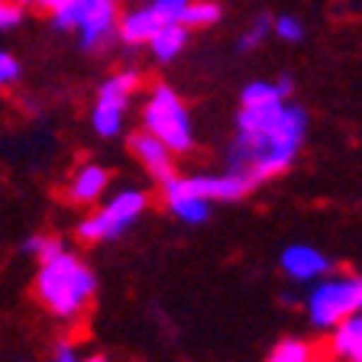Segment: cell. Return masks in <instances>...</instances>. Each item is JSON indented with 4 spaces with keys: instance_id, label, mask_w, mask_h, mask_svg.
Wrapping results in <instances>:
<instances>
[{
    "instance_id": "obj_1",
    "label": "cell",
    "mask_w": 362,
    "mask_h": 362,
    "mask_svg": "<svg viewBox=\"0 0 362 362\" xmlns=\"http://www.w3.org/2000/svg\"><path fill=\"white\" fill-rule=\"evenodd\" d=\"M236 129L240 136L230 149V172L259 185L281 175L294 162L304 143L308 117L301 107L275 100L262 107H243L236 117Z\"/></svg>"
},
{
    "instance_id": "obj_2",
    "label": "cell",
    "mask_w": 362,
    "mask_h": 362,
    "mask_svg": "<svg viewBox=\"0 0 362 362\" xmlns=\"http://www.w3.org/2000/svg\"><path fill=\"white\" fill-rule=\"evenodd\" d=\"M94 291H98V279L75 252L62 249L49 262H39L36 298L45 304L49 314L65 320V324H75L88 314Z\"/></svg>"
},
{
    "instance_id": "obj_3",
    "label": "cell",
    "mask_w": 362,
    "mask_h": 362,
    "mask_svg": "<svg viewBox=\"0 0 362 362\" xmlns=\"http://www.w3.org/2000/svg\"><path fill=\"white\" fill-rule=\"evenodd\" d=\"M143 129L152 136H158L168 149L178 152H191L194 136H191V117L185 100L175 94L168 84H156L143 107Z\"/></svg>"
},
{
    "instance_id": "obj_4",
    "label": "cell",
    "mask_w": 362,
    "mask_h": 362,
    "mask_svg": "<svg viewBox=\"0 0 362 362\" xmlns=\"http://www.w3.org/2000/svg\"><path fill=\"white\" fill-rule=\"evenodd\" d=\"M117 0H68L62 10L52 13L55 30H78L81 36V49L94 52L107 39L117 33Z\"/></svg>"
},
{
    "instance_id": "obj_5",
    "label": "cell",
    "mask_w": 362,
    "mask_h": 362,
    "mask_svg": "<svg viewBox=\"0 0 362 362\" xmlns=\"http://www.w3.org/2000/svg\"><path fill=\"white\" fill-rule=\"evenodd\" d=\"M308 314L314 327L333 330L346 317L362 314V275H337L308 294Z\"/></svg>"
},
{
    "instance_id": "obj_6",
    "label": "cell",
    "mask_w": 362,
    "mask_h": 362,
    "mask_svg": "<svg viewBox=\"0 0 362 362\" xmlns=\"http://www.w3.org/2000/svg\"><path fill=\"white\" fill-rule=\"evenodd\" d=\"M146 211V194L143 191H120L110 204H104L98 214H90L78 223V240L84 243H104L117 240L139 220V214Z\"/></svg>"
},
{
    "instance_id": "obj_7",
    "label": "cell",
    "mask_w": 362,
    "mask_h": 362,
    "mask_svg": "<svg viewBox=\"0 0 362 362\" xmlns=\"http://www.w3.org/2000/svg\"><path fill=\"white\" fill-rule=\"evenodd\" d=\"M136 88H139L136 71H117V75H110L100 84L94 110H90V127L98 129V136L110 139V136H117L123 129V117H127V107L133 100Z\"/></svg>"
},
{
    "instance_id": "obj_8",
    "label": "cell",
    "mask_w": 362,
    "mask_h": 362,
    "mask_svg": "<svg viewBox=\"0 0 362 362\" xmlns=\"http://www.w3.org/2000/svg\"><path fill=\"white\" fill-rule=\"evenodd\" d=\"M129 152H133V156L143 162V168L158 181V185L175 175V152L168 149V146L162 143L158 136L146 133V129L133 133V136H129Z\"/></svg>"
},
{
    "instance_id": "obj_9",
    "label": "cell",
    "mask_w": 362,
    "mask_h": 362,
    "mask_svg": "<svg viewBox=\"0 0 362 362\" xmlns=\"http://www.w3.org/2000/svg\"><path fill=\"white\" fill-rule=\"evenodd\" d=\"M162 191H165V204L175 217L188 220V223H204V220L211 217V201L197 194L188 181L178 178V175L162 181Z\"/></svg>"
},
{
    "instance_id": "obj_10",
    "label": "cell",
    "mask_w": 362,
    "mask_h": 362,
    "mask_svg": "<svg viewBox=\"0 0 362 362\" xmlns=\"http://www.w3.org/2000/svg\"><path fill=\"white\" fill-rule=\"evenodd\" d=\"M185 181H188V185L201 197H207V201H240V197H246L249 191L256 188L252 181L243 178V175H236V172H226V175H194V178H185Z\"/></svg>"
},
{
    "instance_id": "obj_11",
    "label": "cell",
    "mask_w": 362,
    "mask_h": 362,
    "mask_svg": "<svg viewBox=\"0 0 362 362\" xmlns=\"http://www.w3.org/2000/svg\"><path fill=\"white\" fill-rule=\"evenodd\" d=\"M281 269L298 281H314L330 269V262H327V256L317 252L314 246H288L285 252H281Z\"/></svg>"
},
{
    "instance_id": "obj_12",
    "label": "cell",
    "mask_w": 362,
    "mask_h": 362,
    "mask_svg": "<svg viewBox=\"0 0 362 362\" xmlns=\"http://www.w3.org/2000/svg\"><path fill=\"white\" fill-rule=\"evenodd\" d=\"M110 185V172L100 165H81L75 172V178L68 181V201L71 204H94Z\"/></svg>"
},
{
    "instance_id": "obj_13",
    "label": "cell",
    "mask_w": 362,
    "mask_h": 362,
    "mask_svg": "<svg viewBox=\"0 0 362 362\" xmlns=\"http://www.w3.org/2000/svg\"><path fill=\"white\" fill-rule=\"evenodd\" d=\"M162 26H165V23L158 20V13L152 7H139V10H133V13H127L123 20H117V33H120V39L127 45L149 42Z\"/></svg>"
},
{
    "instance_id": "obj_14",
    "label": "cell",
    "mask_w": 362,
    "mask_h": 362,
    "mask_svg": "<svg viewBox=\"0 0 362 362\" xmlns=\"http://www.w3.org/2000/svg\"><path fill=\"white\" fill-rule=\"evenodd\" d=\"M330 349H333V356H337V359L362 362V317L359 314L346 317L343 324L333 327Z\"/></svg>"
},
{
    "instance_id": "obj_15",
    "label": "cell",
    "mask_w": 362,
    "mask_h": 362,
    "mask_svg": "<svg viewBox=\"0 0 362 362\" xmlns=\"http://www.w3.org/2000/svg\"><path fill=\"white\" fill-rule=\"evenodd\" d=\"M291 94V78H279V81H252L243 88L240 104L243 107H262V104H275L285 100Z\"/></svg>"
},
{
    "instance_id": "obj_16",
    "label": "cell",
    "mask_w": 362,
    "mask_h": 362,
    "mask_svg": "<svg viewBox=\"0 0 362 362\" xmlns=\"http://www.w3.org/2000/svg\"><path fill=\"white\" fill-rule=\"evenodd\" d=\"M185 42H188V26H181V23H165V26L149 39L158 62H172L175 55L185 49Z\"/></svg>"
},
{
    "instance_id": "obj_17",
    "label": "cell",
    "mask_w": 362,
    "mask_h": 362,
    "mask_svg": "<svg viewBox=\"0 0 362 362\" xmlns=\"http://www.w3.org/2000/svg\"><path fill=\"white\" fill-rule=\"evenodd\" d=\"M220 20V4L217 0H191L185 16H181V26H191V30H201V26H214Z\"/></svg>"
},
{
    "instance_id": "obj_18",
    "label": "cell",
    "mask_w": 362,
    "mask_h": 362,
    "mask_svg": "<svg viewBox=\"0 0 362 362\" xmlns=\"http://www.w3.org/2000/svg\"><path fill=\"white\" fill-rule=\"evenodd\" d=\"M314 346L304 339H281L269 353V362H314Z\"/></svg>"
},
{
    "instance_id": "obj_19",
    "label": "cell",
    "mask_w": 362,
    "mask_h": 362,
    "mask_svg": "<svg viewBox=\"0 0 362 362\" xmlns=\"http://www.w3.org/2000/svg\"><path fill=\"white\" fill-rule=\"evenodd\" d=\"M62 249H65V246H62L55 236H33V240L26 243V252H33L39 262H49L52 256H59Z\"/></svg>"
},
{
    "instance_id": "obj_20",
    "label": "cell",
    "mask_w": 362,
    "mask_h": 362,
    "mask_svg": "<svg viewBox=\"0 0 362 362\" xmlns=\"http://www.w3.org/2000/svg\"><path fill=\"white\" fill-rule=\"evenodd\" d=\"M191 0H152L149 7L158 13V20L162 23H181V16H185V10H188Z\"/></svg>"
},
{
    "instance_id": "obj_21",
    "label": "cell",
    "mask_w": 362,
    "mask_h": 362,
    "mask_svg": "<svg viewBox=\"0 0 362 362\" xmlns=\"http://www.w3.org/2000/svg\"><path fill=\"white\" fill-rule=\"evenodd\" d=\"M269 30H272L269 16H259V20L252 23V26H249V33H246V36L240 39V49H243V52H252V49H256V45L262 42L265 36H269Z\"/></svg>"
},
{
    "instance_id": "obj_22",
    "label": "cell",
    "mask_w": 362,
    "mask_h": 362,
    "mask_svg": "<svg viewBox=\"0 0 362 362\" xmlns=\"http://www.w3.org/2000/svg\"><path fill=\"white\" fill-rule=\"evenodd\" d=\"M23 23V4L16 0H0V33L16 30Z\"/></svg>"
},
{
    "instance_id": "obj_23",
    "label": "cell",
    "mask_w": 362,
    "mask_h": 362,
    "mask_svg": "<svg viewBox=\"0 0 362 362\" xmlns=\"http://www.w3.org/2000/svg\"><path fill=\"white\" fill-rule=\"evenodd\" d=\"M275 33H279L285 42H301L304 39V26H301V20H294V16H279V20H275Z\"/></svg>"
},
{
    "instance_id": "obj_24",
    "label": "cell",
    "mask_w": 362,
    "mask_h": 362,
    "mask_svg": "<svg viewBox=\"0 0 362 362\" xmlns=\"http://www.w3.org/2000/svg\"><path fill=\"white\" fill-rule=\"evenodd\" d=\"M16 78H20V62H16L10 52H0V90L10 88Z\"/></svg>"
},
{
    "instance_id": "obj_25",
    "label": "cell",
    "mask_w": 362,
    "mask_h": 362,
    "mask_svg": "<svg viewBox=\"0 0 362 362\" xmlns=\"http://www.w3.org/2000/svg\"><path fill=\"white\" fill-rule=\"evenodd\" d=\"M55 362H81V356L75 353V346H68V343H62V346L55 349Z\"/></svg>"
},
{
    "instance_id": "obj_26",
    "label": "cell",
    "mask_w": 362,
    "mask_h": 362,
    "mask_svg": "<svg viewBox=\"0 0 362 362\" xmlns=\"http://www.w3.org/2000/svg\"><path fill=\"white\" fill-rule=\"evenodd\" d=\"M36 4L45 10V13H55V10H62V7H65L68 0H36Z\"/></svg>"
},
{
    "instance_id": "obj_27",
    "label": "cell",
    "mask_w": 362,
    "mask_h": 362,
    "mask_svg": "<svg viewBox=\"0 0 362 362\" xmlns=\"http://www.w3.org/2000/svg\"><path fill=\"white\" fill-rule=\"evenodd\" d=\"M81 362H107L104 356H88V359H81Z\"/></svg>"
},
{
    "instance_id": "obj_28",
    "label": "cell",
    "mask_w": 362,
    "mask_h": 362,
    "mask_svg": "<svg viewBox=\"0 0 362 362\" xmlns=\"http://www.w3.org/2000/svg\"><path fill=\"white\" fill-rule=\"evenodd\" d=\"M16 4H30V0H16Z\"/></svg>"
},
{
    "instance_id": "obj_29",
    "label": "cell",
    "mask_w": 362,
    "mask_h": 362,
    "mask_svg": "<svg viewBox=\"0 0 362 362\" xmlns=\"http://www.w3.org/2000/svg\"><path fill=\"white\" fill-rule=\"evenodd\" d=\"M314 362H317V359H314Z\"/></svg>"
}]
</instances>
